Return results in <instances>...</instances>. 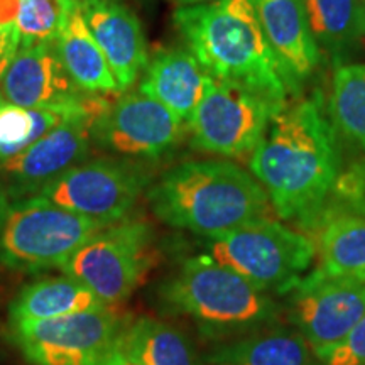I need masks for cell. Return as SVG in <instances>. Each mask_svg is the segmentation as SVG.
<instances>
[{
  "mask_svg": "<svg viewBox=\"0 0 365 365\" xmlns=\"http://www.w3.org/2000/svg\"><path fill=\"white\" fill-rule=\"evenodd\" d=\"M272 210L309 225L330 198L341 173L336 134L318 98H304L274 117L249 161Z\"/></svg>",
  "mask_w": 365,
  "mask_h": 365,
  "instance_id": "obj_1",
  "label": "cell"
},
{
  "mask_svg": "<svg viewBox=\"0 0 365 365\" xmlns=\"http://www.w3.org/2000/svg\"><path fill=\"white\" fill-rule=\"evenodd\" d=\"M173 22L213 80L242 85L286 107L294 88L267 43L254 0L176 7Z\"/></svg>",
  "mask_w": 365,
  "mask_h": 365,
  "instance_id": "obj_2",
  "label": "cell"
},
{
  "mask_svg": "<svg viewBox=\"0 0 365 365\" xmlns=\"http://www.w3.org/2000/svg\"><path fill=\"white\" fill-rule=\"evenodd\" d=\"M145 196L159 220L203 239L269 218L272 210L261 182L228 161L178 164L153 182Z\"/></svg>",
  "mask_w": 365,
  "mask_h": 365,
  "instance_id": "obj_3",
  "label": "cell"
},
{
  "mask_svg": "<svg viewBox=\"0 0 365 365\" xmlns=\"http://www.w3.org/2000/svg\"><path fill=\"white\" fill-rule=\"evenodd\" d=\"M161 299L171 312L190 318L207 339L225 344L284 319L281 301L208 254L186 259L163 284Z\"/></svg>",
  "mask_w": 365,
  "mask_h": 365,
  "instance_id": "obj_4",
  "label": "cell"
},
{
  "mask_svg": "<svg viewBox=\"0 0 365 365\" xmlns=\"http://www.w3.org/2000/svg\"><path fill=\"white\" fill-rule=\"evenodd\" d=\"M205 247L213 261L277 296L307 274L317 255L308 235L271 218H259L225 234L207 237Z\"/></svg>",
  "mask_w": 365,
  "mask_h": 365,
  "instance_id": "obj_5",
  "label": "cell"
},
{
  "mask_svg": "<svg viewBox=\"0 0 365 365\" xmlns=\"http://www.w3.org/2000/svg\"><path fill=\"white\" fill-rule=\"evenodd\" d=\"M110 223L91 220L41 196L12 203L0 232V261L21 271L61 269L91 235Z\"/></svg>",
  "mask_w": 365,
  "mask_h": 365,
  "instance_id": "obj_6",
  "label": "cell"
},
{
  "mask_svg": "<svg viewBox=\"0 0 365 365\" xmlns=\"http://www.w3.org/2000/svg\"><path fill=\"white\" fill-rule=\"evenodd\" d=\"M153 262V227L139 218H124L91 235L61 269L113 307L143 284Z\"/></svg>",
  "mask_w": 365,
  "mask_h": 365,
  "instance_id": "obj_7",
  "label": "cell"
},
{
  "mask_svg": "<svg viewBox=\"0 0 365 365\" xmlns=\"http://www.w3.org/2000/svg\"><path fill=\"white\" fill-rule=\"evenodd\" d=\"M127 323L103 308L11 328L14 341L34 365H122Z\"/></svg>",
  "mask_w": 365,
  "mask_h": 365,
  "instance_id": "obj_8",
  "label": "cell"
},
{
  "mask_svg": "<svg viewBox=\"0 0 365 365\" xmlns=\"http://www.w3.org/2000/svg\"><path fill=\"white\" fill-rule=\"evenodd\" d=\"M282 108L245 86L212 80L188 122L191 144L215 156L250 158Z\"/></svg>",
  "mask_w": 365,
  "mask_h": 365,
  "instance_id": "obj_9",
  "label": "cell"
},
{
  "mask_svg": "<svg viewBox=\"0 0 365 365\" xmlns=\"http://www.w3.org/2000/svg\"><path fill=\"white\" fill-rule=\"evenodd\" d=\"M281 298L284 319L322 362L365 317V281L333 276L318 267Z\"/></svg>",
  "mask_w": 365,
  "mask_h": 365,
  "instance_id": "obj_10",
  "label": "cell"
},
{
  "mask_svg": "<svg viewBox=\"0 0 365 365\" xmlns=\"http://www.w3.org/2000/svg\"><path fill=\"white\" fill-rule=\"evenodd\" d=\"M150 185L153 175L144 164L97 158L73 166L34 196L91 220L115 223L127 218Z\"/></svg>",
  "mask_w": 365,
  "mask_h": 365,
  "instance_id": "obj_11",
  "label": "cell"
},
{
  "mask_svg": "<svg viewBox=\"0 0 365 365\" xmlns=\"http://www.w3.org/2000/svg\"><path fill=\"white\" fill-rule=\"evenodd\" d=\"M0 97L19 107L85 113L93 120L112 103L105 93L78 88L54 43L19 46L2 75Z\"/></svg>",
  "mask_w": 365,
  "mask_h": 365,
  "instance_id": "obj_12",
  "label": "cell"
},
{
  "mask_svg": "<svg viewBox=\"0 0 365 365\" xmlns=\"http://www.w3.org/2000/svg\"><path fill=\"white\" fill-rule=\"evenodd\" d=\"M186 127L158 100L127 91L91 122L90 139L108 153L158 159L181 143Z\"/></svg>",
  "mask_w": 365,
  "mask_h": 365,
  "instance_id": "obj_13",
  "label": "cell"
},
{
  "mask_svg": "<svg viewBox=\"0 0 365 365\" xmlns=\"http://www.w3.org/2000/svg\"><path fill=\"white\" fill-rule=\"evenodd\" d=\"M93 118L83 113L66 117L16 158L0 166V185L9 198L38 195L44 186L65 175L88 156L90 127Z\"/></svg>",
  "mask_w": 365,
  "mask_h": 365,
  "instance_id": "obj_14",
  "label": "cell"
},
{
  "mask_svg": "<svg viewBox=\"0 0 365 365\" xmlns=\"http://www.w3.org/2000/svg\"><path fill=\"white\" fill-rule=\"evenodd\" d=\"M85 24L107 58L118 91L129 90L149 63L143 24L120 0H98L80 7Z\"/></svg>",
  "mask_w": 365,
  "mask_h": 365,
  "instance_id": "obj_15",
  "label": "cell"
},
{
  "mask_svg": "<svg viewBox=\"0 0 365 365\" xmlns=\"http://www.w3.org/2000/svg\"><path fill=\"white\" fill-rule=\"evenodd\" d=\"M254 6L272 53L296 88V83L307 80L322 61V51L309 29L303 2L254 0Z\"/></svg>",
  "mask_w": 365,
  "mask_h": 365,
  "instance_id": "obj_16",
  "label": "cell"
},
{
  "mask_svg": "<svg viewBox=\"0 0 365 365\" xmlns=\"http://www.w3.org/2000/svg\"><path fill=\"white\" fill-rule=\"evenodd\" d=\"M212 80L188 49L170 48L149 59L139 91L158 100L188 125Z\"/></svg>",
  "mask_w": 365,
  "mask_h": 365,
  "instance_id": "obj_17",
  "label": "cell"
},
{
  "mask_svg": "<svg viewBox=\"0 0 365 365\" xmlns=\"http://www.w3.org/2000/svg\"><path fill=\"white\" fill-rule=\"evenodd\" d=\"M314 228L318 269L333 276L365 281V217L349 212L319 213Z\"/></svg>",
  "mask_w": 365,
  "mask_h": 365,
  "instance_id": "obj_18",
  "label": "cell"
},
{
  "mask_svg": "<svg viewBox=\"0 0 365 365\" xmlns=\"http://www.w3.org/2000/svg\"><path fill=\"white\" fill-rule=\"evenodd\" d=\"M103 308L108 307L93 291L65 274L59 277H44L26 286L12 301L9 317L12 327Z\"/></svg>",
  "mask_w": 365,
  "mask_h": 365,
  "instance_id": "obj_19",
  "label": "cell"
},
{
  "mask_svg": "<svg viewBox=\"0 0 365 365\" xmlns=\"http://www.w3.org/2000/svg\"><path fill=\"white\" fill-rule=\"evenodd\" d=\"M54 44L63 65L78 88L86 93L118 91L107 58L86 27L78 6H73L68 11Z\"/></svg>",
  "mask_w": 365,
  "mask_h": 365,
  "instance_id": "obj_20",
  "label": "cell"
},
{
  "mask_svg": "<svg viewBox=\"0 0 365 365\" xmlns=\"http://www.w3.org/2000/svg\"><path fill=\"white\" fill-rule=\"evenodd\" d=\"M213 359L223 365H323L303 335L289 323L228 341Z\"/></svg>",
  "mask_w": 365,
  "mask_h": 365,
  "instance_id": "obj_21",
  "label": "cell"
},
{
  "mask_svg": "<svg viewBox=\"0 0 365 365\" xmlns=\"http://www.w3.org/2000/svg\"><path fill=\"white\" fill-rule=\"evenodd\" d=\"M122 359L135 365H198L193 346L180 330L149 317L127 323Z\"/></svg>",
  "mask_w": 365,
  "mask_h": 365,
  "instance_id": "obj_22",
  "label": "cell"
},
{
  "mask_svg": "<svg viewBox=\"0 0 365 365\" xmlns=\"http://www.w3.org/2000/svg\"><path fill=\"white\" fill-rule=\"evenodd\" d=\"M319 51L340 59L365 38L359 0H301Z\"/></svg>",
  "mask_w": 365,
  "mask_h": 365,
  "instance_id": "obj_23",
  "label": "cell"
},
{
  "mask_svg": "<svg viewBox=\"0 0 365 365\" xmlns=\"http://www.w3.org/2000/svg\"><path fill=\"white\" fill-rule=\"evenodd\" d=\"M328 118L352 148L365 154V63L339 65L333 71Z\"/></svg>",
  "mask_w": 365,
  "mask_h": 365,
  "instance_id": "obj_24",
  "label": "cell"
},
{
  "mask_svg": "<svg viewBox=\"0 0 365 365\" xmlns=\"http://www.w3.org/2000/svg\"><path fill=\"white\" fill-rule=\"evenodd\" d=\"M70 115L76 113L26 108L0 97V166L33 145Z\"/></svg>",
  "mask_w": 365,
  "mask_h": 365,
  "instance_id": "obj_25",
  "label": "cell"
},
{
  "mask_svg": "<svg viewBox=\"0 0 365 365\" xmlns=\"http://www.w3.org/2000/svg\"><path fill=\"white\" fill-rule=\"evenodd\" d=\"M73 6L75 4L70 0H19L16 17L21 34L19 46L54 43Z\"/></svg>",
  "mask_w": 365,
  "mask_h": 365,
  "instance_id": "obj_26",
  "label": "cell"
},
{
  "mask_svg": "<svg viewBox=\"0 0 365 365\" xmlns=\"http://www.w3.org/2000/svg\"><path fill=\"white\" fill-rule=\"evenodd\" d=\"M330 198L335 202L339 200V203L325 207L319 213L349 212L365 217V163L357 164L346 173H340Z\"/></svg>",
  "mask_w": 365,
  "mask_h": 365,
  "instance_id": "obj_27",
  "label": "cell"
},
{
  "mask_svg": "<svg viewBox=\"0 0 365 365\" xmlns=\"http://www.w3.org/2000/svg\"><path fill=\"white\" fill-rule=\"evenodd\" d=\"M323 365H365V317L327 355Z\"/></svg>",
  "mask_w": 365,
  "mask_h": 365,
  "instance_id": "obj_28",
  "label": "cell"
},
{
  "mask_svg": "<svg viewBox=\"0 0 365 365\" xmlns=\"http://www.w3.org/2000/svg\"><path fill=\"white\" fill-rule=\"evenodd\" d=\"M17 6L19 0H0V63L14 56L19 49L21 34L17 27Z\"/></svg>",
  "mask_w": 365,
  "mask_h": 365,
  "instance_id": "obj_29",
  "label": "cell"
},
{
  "mask_svg": "<svg viewBox=\"0 0 365 365\" xmlns=\"http://www.w3.org/2000/svg\"><path fill=\"white\" fill-rule=\"evenodd\" d=\"M11 205H12L11 198H9L6 188L0 185V232H2L4 223H6V218H7L9 210H11Z\"/></svg>",
  "mask_w": 365,
  "mask_h": 365,
  "instance_id": "obj_30",
  "label": "cell"
},
{
  "mask_svg": "<svg viewBox=\"0 0 365 365\" xmlns=\"http://www.w3.org/2000/svg\"><path fill=\"white\" fill-rule=\"evenodd\" d=\"M176 7H191V6H203V4L218 2V0H171Z\"/></svg>",
  "mask_w": 365,
  "mask_h": 365,
  "instance_id": "obj_31",
  "label": "cell"
},
{
  "mask_svg": "<svg viewBox=\"0 0 365 365\" xmlns=\"http://www.w3.org/2000/svg\"><path fill=\"white\" fill-rule=\"evenodd\" d=\"M12 58H14V56L4 58V59H2V63H0V81H2V75H4V71H6V68H7L9 63H11V59H12Z\"/></svg>",
  "mask_w": 365,
  "mask_h": 365,
  "instance_id": "obj_32",
  "label": "cell"
},
{
  "mask_svg": "<svg viewBox=\"0 0 365 365\" xmlns=\"http://www.w3.org/2000/svg\"><path fill=\"white\" fill-rule=\"evenodd\" d=\"M71 4H75V6H85V4H91V2H98V0H70Z\"/></svg>",
  "mask_w": 365,
  "mask_h": 365,
  "instance_id": "obj_33",
  "label": "cell"
},
{
  "mask_svg": "<svg viewBox=\"0 0 365 365\" xmlns=\"http://www.w3.org/2000/svg\"><path fill=\"white\" fill-rule=\"evenodd\" d=\"M359 6H360V14H362L364 27H365V0H359Z\"/></svg>",
  "mask_w": 365,
  "mask_h": 365,
  "instance_id": "obj_34",
  "label": "cell"
},
{
  "mask_svg": "<svg viewBox=\"0 0 365 365\" xmlns=\"http://www.w3.org/2000/svg\"><path fill=\"white\" fill-rule=\"evenodd\" d=\"M122 365H135V364H132V362H127V360H125V362H122Z\"/></svg>",
  "mask_w": 365,
  "mask_h": 365,
  "instance_id": "obj_35",
  "label": "cell"
},
{
  "mask_svg": "<svg viewBox=\"0 0 365 365\" xmlns=\"http://www.w3.org/2000/svg\"><path fill=\"white\" fill-rule=\"evenodd\" d=\"M144 2H150V0H144Z\"/></svg>",
  "mask_w": 365,
  "mask_h": 365,
  "instance_id": "obj_36",
  "label": "cell"
}]
</instances>
